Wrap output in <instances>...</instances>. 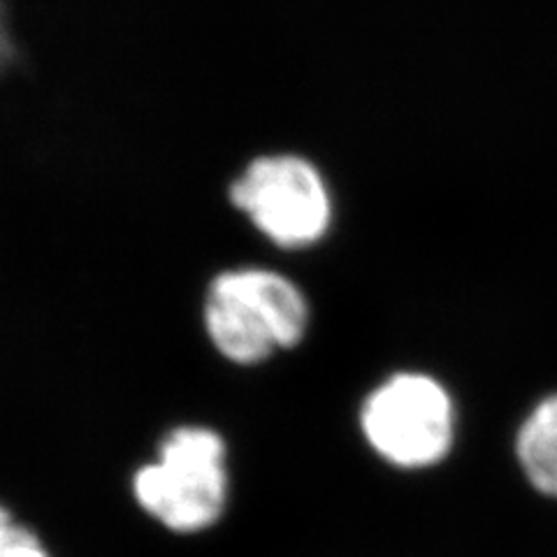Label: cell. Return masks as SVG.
Here are the masks:
<instances>
[{"label":"cell","mask_w":557,"mask_h":557,"mask_svg":"<svg viewBox=\"0 0 557 557\" xmlns=\"http://www.w3.org/2000/svg\"><path fill=\"white\" fill-rule=\"evenodd\" d=\"M205 327L225 360L249 368L305 339L309 305L305 293L274 270H225L207 288Z\"/></svg>","instance_id":"obj_1"},{"label":"cell","mask_w":557,"mask_h":557,"mask_svg":"<svg viewBox=\"0 0 557 557\" xmlns=\"http://www.w3.org/2000/svg\"><path fill=\"white\" fill-rule=\"evenodd\" d=\"M221 434L180 425L165 434L153 462L133 476V495L147 516L177 534H198L221 520L228 504V467Z\"/></svg>","instance_id":"obj_2"},{"label":"cell","mask_w":557,"mask_h":557,"mask_svg":"<svg viewBox=\"0 0 557 557\" xmlns=\"http://www.w3.org/2000/svg\"><path fill=\"white\" fill-rule=\"evenodd\" d=\"M231 202L282 249L313 247L333 223V200L321 172L293 153L256 159L233 182Z\"/></svg>","instance_id":"obj_3"},{"label":"cell","mask_w":557,"mask_h":557,"mask_svg":"<svg viewBox=\"0 0 557 557\" xmlns=\"http://www.w3.org/2000/svg\"><path fill=\"white\" fill-rule=\"evenodd\" d=\"M364 440L405 469L440 462L453 444V403L440 381L403 372L376 386L360 409Z\"/></svg>","instance_id":"obj_4"},{"label":"cell","mask_w":557,"mask_h":557,"mask_svg":"<svg viewBox=\"0 0 557 557\" xmlns=\"http://www.w3.org/2000/svg\"><path fill=\"white\" fill-rule=\"evenodd\" d=\"M518 460L539 493L557 497V395L539 403L518 432Z\"/></svg>","instance_id":"obj_5"},{"label":"cell","mask_w":557,"mask_h":557,"mask_svg":"<svg viewBox=\"0 0 557 557\" xmlns=\"http://www.w3.org/2000/svg\"><path fill=\"white\" fill-rule=\"evenodd\" d=\"M0 557H51L42 539L0 504Z\"/></svg>","instance_id":"obj_6"}]
</instances>
